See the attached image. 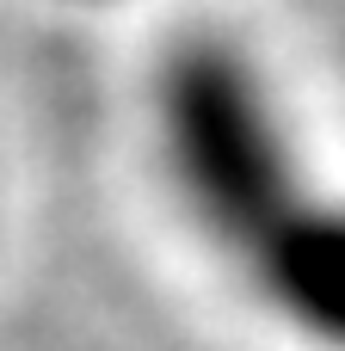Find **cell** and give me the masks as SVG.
Segmentation results:
<instances>
[{
	"mask_svg": "<svg viewBox=\"0 0 345 351\" xmlns=\"http://www.w3.org/2000/svg\"><path fill=\"white\" fill-rule=\"evenodd\" d=\"M0 197H6V191H0Z\"/></svg>",
	"mask_w": 345,
	"mask_h": 351,
	"instance_id": "cell-4",
	"label": "cell"
},
{
	"mask_svg": "<svg viewBox=\"0 0 345 351\" xmlns=\"http://www.w3.org/2000/svg\"><path fill=\"white\" fill-rule=\"evenodd\" d=\"M148 117L173 197L228 259L259 247L321 185L278 80L228 31H185L154 62Z\"/></svg>",
	"mask_w": 345,
	"mask_h": 351,
	"instance_id": "cell-1",
	"label": "cell"
},
{
	"mask_svg": "<svg viewBox=\"0 0 345 351\" xmlns=\"http://www.w3.org/2000/svg\"><path fill=\"white\" fill-rule=\"evenodd\" d=\"M235 265L290 339L315 351H345V191L315 185Z\"/></svg>",
	"mask_w": 345,
	"mask_h": 351,
	"instance_id": "cell-2",
	"label": "cell"
},
{
	"mask_svg": "<svg viewBox=\"0 0 345 351\" xmlns=\"http://www.w3.org/2000/svg\"><path fill=\"white\" fill-rule=\"evenodd\" d=\"M68 6H117V0H68Z\"/></svg>",
	"mask_w": 345,
	"mask_h": 351,
	"instance_id": "cell-3",
	"label": "cell"
}]
</instances>
